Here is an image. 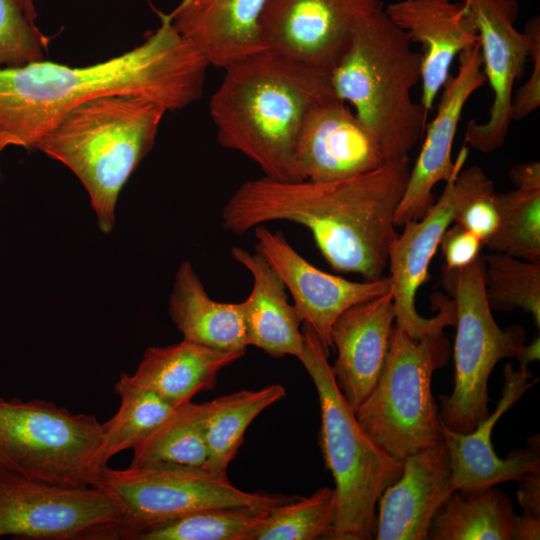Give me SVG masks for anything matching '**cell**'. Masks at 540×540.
<instances>
[{
	"mask_svg": "<svg viewBox=\"0 0 540 540\" xmlns=\"http://www.w3.org/2000/svg\"><path fill=\"white\" fill-rule=\"evenodd\" d=\"M160 26L134 49L103 62L71 67L47 60L0 67V154L34 148L70 109L104 95L145 98L166 111L200 98L207 68L202 53L160 13Z\"/></svg>",
	"mask_w": 540,
	"mask_h": 540,
	"instance_id": "6da1fadb",
	"label": "cell"
},
{
	"mask_svg": "<svg viewBox=\"0 0 540 540\" xmlns=\"http://www.w3.org/2000/svg\"><path fill=\"white\" fill-rule=\"evenodd\" d=\"M410 168L406 156L334 181L247 180L224 204L221 225L240 235L267 222L299 224L311 232L333 270L376 280L383 277L398 235L394 216Z\"/></svg>",
	"mask_w": 540,
	"mask_h": 540,
	"instance_id": "7a4b0ae2",
	"label": "cell"
},
{
	"mask_svg": "<svg viewBox=\"0 0 540 540\" xmlns=\"http://www.w3.org/2000/svg\"><path fill=\"white\" fill-rule=\"evenodd\" d=\"M223 70L209 105L219 144L252 160L266 177L299 181L296 138L308 112L336 97L330 76L268 50Z\"/></svg>",
	"mask_w": 540,
	"mask_h": 540,
	"instance_id": "3957f363",
	"label": "cell"
},
{
	"mask_svg": "<svg viewBox=\"0 0 540 540\" xmlns=\"http://www.w3.org/2000/svg\"><path fill=\"white\" fill-rule=\"evenodd\" d=\"M142 97L112 94L67 111L35 144L69 168L85 187L100 229L115 222L119 193L152 149L164 114Z\"/></svg>",
	"mask_w": 540,
	"mask_h": 540,
	"instance_id": "277c9868",
	"label": "cell"
},
{
	"mask_svg": "<svg viewBox=\"0 0 540 540\" xmlns=\"http://www.w3.org/2000/svg\"><path fill=\"white\" fill-rule=\"evenodd\" d=\"M421 62L383 9L360 22L329 75L336 97L375 136L386 161L408 156L425 132L428 112L412 96Z\"/></svg>",
	"mask_w": 540,
	"mask_h": 540,
	"instance_id": "5b68a950",
	"label": "cell"
},
{
	"mask_svg": "<svg viewBox=\"0 0 540 540\" xmlns=\"http://www.w3.org/2000/svg\"><path fill=\"white\" fill-rule=\"evenodd\" d=\"M302 332L304 348L298 359L318 394V444L335 484V515L329 540L373 539L378 500L401 476L403 462L382 450L364 432L336 385L329 355L320 340L307 325L303 324Z\"/></svg>",
	"mask_w": 540,
	"mask_h": 540,
	"instance_id": "8992f818",
	"label": "cell"
},
{
	"mask_svg": "<svg viewBox=\"0 0 540 540\" xmlns=\"http://www.w3.org/2000/svg\"><path fill=\"white\" fill-rule=\"evenodd\" d=\"M449 355L443 330L415 339L393 325L382 372L355 415L371 440L401 462L443 441L431 385Z\"/></svg>",
	"mask_w": 540,
	"mask_h": 540,
	"instance_id": "52a82bcc",
	"label": "cell"
},
{
	"mask_svg": "<svg viewBox=\"0 0 540 540\" xmlns=\"http://www.w3.org/2000/svg\"><path fill=\"white\" fill-rule=\"evenodd\" d=\"M442 273L455 305V372L452 393L440 396L438 415L447 428L469 433L489 415L492 370L504 358H517L525 332L517 326L503 330L496 323L485 297L481 256L468 267Z\"/></svg>",
	"mask_w": 540,
	"mask_h": 540,
	"instance_id": "ba28073f",
	"label": "cell"
},
{
	"mask_svg": "<svg viewBox=\"0 0 540 540\" xmlns=\"http://www.w3.org/2000/svg\"><path fill=\"white\" fill-rule=\"evenodd\" d=\"M103 423L41 399L0 398V466L22 476L93 485Z\"/></svg>",
	"mask_w": 540,
	"mask_h": 540,
	"instance_id": "9c48e42d",
	"label": "cell"
},
{
	"mask_svg": "<svg viewBox=\"0 0 540 540\" xmlns=\"http://www.w3.org/2000/svg\"><path fill=\"white\" fill-rule=\"evenodd\" d=\"M94 486L110 492L120 503L123 520L120 539L128 533L199 510L252 506L272 509L297 496L247 492L226 476L205 468L183 466H129L98 469Z\"/></svg>",
	"mask_w": 540,
	"mask_h": 540,
	"instance_id": "30bf717a",
	"label": "cell"
},
{
	"mask_svg": "<svg viewBox=\"0 0 540 540\" xmlns=\"http://www.w3.org/2000/svg\"><path fill=\"white\" fill-rule=\"evenodd\" d=\"M123 510L107 490L31 479L0 466V538L118 540Z\"/></svg>",
	"mask_w": 540,
	"mask_h": 540,
	"instance_id": "8fae6325",
	"label": "cell"
},
{
	"mask_svg": "<svg viewBox=\"0 0 540 540\" xmlns=\"http://www.w3.org/2000/svg\"><path fill=\"white\" fill-rule=\"evenodd\" d=\"M461 163L448 180L442 194L426 214L406 222L390 246L388 266L395 324L419 339L455 324L453 300L437 295L438 313L423 317L416 309V295L428 280L429 264L439 247L443 233L454 222L463 206L477 195L494 189L492 180L479 166L463 169Z\"/></svg>",
	"mask_w": 540,
	"mask_h": 540,
	"instance_id": "7c38bea8",
	"label": "cell"
},
{
	"mask_svg": "<svg viewBox=\"0 0 540 540\" xmlns=\"http://www.w3.org/2000/svg\"><path fill=\"white\" fill-rule=\"evenodd\" d=\"M478 34L482 69L493 98L487 120H470L464 145L482 153L499 149L512 123L511 103L515 82L529 59L534 35L540 30L539 17L529 20L524 31L516 26L515 0H460Z\"/></svg>",
	"mask_w": 540,
	"mask_h": 540,
	"instance_id": "4fadbf2b",
	"label": "cell"
},
{
	"mask_svg": "<svg viewBox=\"0 0 540 540\" xmlns=\"http://www.w3.org/2000/svg\"><path fill=\"white\" fill-rule=\"evenodd\" d=\"M382 0H268L259 22L265 50L330 75L357 26Z\"/></svg>",
	"mask_w": 540,
	"mask_h": 540,
	"instance_id": "5bb4252c",
	"label": "cell"
},
{
	"mask_svg": "<svg viewBox=\"0 0 540 540\" xmlns=\"http://www.w3.org/2000/svg\"><path fill=\"white\" fill-rule=\"evenodd\" d=\"M258 251L280 276L293 298L304 325L310 327L329 355L331 328L348 308L391 291L389 276L370 281H352L325 272L301 256L285 235L265 225L254 228Z\"/></svg>",
	"mask_w": 540,
	"mask_h": 540,
	"instance_id": "9a60e30c",
	"label": "cell"
},
{
	"mask_svg": "<svg viewBox=\"0 0 540 540\" xmlns=\"http://www.w3.org/2000/svg\"><path fill=\"white\" fill-rule=\"evenodd\" d=\"M486 82L479 44L459 55V66L448 77L442 90L436 115L425 128L419 155L410 168L403 196L398 204L395 226L422 218L435 202L433 189L450 178L459 164L466 162L468 148L452 160V147L462 112L469 98Z\"/></svg>",
	"mask_w": 540,
	"mask_h": 540,
	"instance_id": "2e32d148",
	"label": "cell"
},
{
	"mask_svg": "<svg viewBox=\"0 0 540 540\" xmlns=\"http://www.w3.org/2000/svg\"><path fill=\"white\" fill-rule=\"evenodd\" d=\"M294 161L299 180L313 182L357 176L386 162L375 136L337 97L308 112L296 138Z\"/></svg>",
	"mask_w": 540,
	"mask_h": 540,
	"instance_id": "e0dca14e",
	"label": "cell"
},
{
	"mask_svg": "<svg viewBox=\"0 0 540 540\" xmlns=\"http://www.w3.org/2000/svg\"><path fill=\"white\" fill-rule=\"evenodd\" d=\"M502 395L495 410L469 433L451 430L441 423L443 441L451 464V481L455 490L473 492L507 481H520L531 473L540 472L539 440L513 450L501 459L491 443L492 429L514 404L520 400L538 378L532 379L527 366L514 370L511 363L503 369Z\"/></svg>",
	"mask_w": 540,
	"mask_h": 540,
	"instance_id": "ac0fdd59",
	"label": "cell"
},
{
	"mask_svg": "<svg viewBox=\"0 0 540 540\" xmlns=\"http://www.w3.org/2000/svg\"><path fill=\"white\" fill-rule=\"evenodd\" d=\"M384 11L412 43L422 47L420 104L429 112L454 59L478 44L473 21L465 6L453 0H399Z\"/></svg>",
	"mask_w": 540,
	"mask_h": 540,
	"instance_id": "d6986e66",
	"label": "cell"
},
{
	"mask_svg": "<svg viewBox=\"0 0 540 540\" xmlns=\"http://www.w3.org/2000/svg\"><path fill=\"white\" fill-rule=\"evenodd\" d=\"M454 491L444 441L407 457L378 500L374 539H428L433 516Z\"/></svg>",
	"mask_w": 540,
	"mask_h": 540,
	"instance_id": "ffe728a7",
	"label": "cell"
},
{
	"mask_svg": "<svg viewBox=\"0 0 540 540\" xmlns=\"http://www.w3.org/2000/svg\"><path fill=\"white\" fill-rule=\"evenodd\" d=\"M394 320L390 291L348 308L332 325L331 342L337 357L331 372L354 412L382 372Z\"/></svg>",
	"mask_w": 540,
	"mask_h": 540,
	"instance_id": "44dd1931",
	"label": "cell"
},
{
	"mask_svg": "<svg viewBox=\"0 0 540 540\" xmlns=\"http://www.w3.org/2000/svg\"><path fill=\"white\" fill-rule=\"evenodd\" d=\"M268 0H182L170 13L175 29L206 58L226 66L264 51L259 22Z\"/></svg>",
	"mask_w": 540,
	"mask_h": 540,
	"instance_id": "7402d4cb",
	"label": "cell"
},
{
	"mask_svg": "<svg viewBox=\"0 0 540 540\" xmlns=\"http://www.w3.org/2000/svg\"><path fill=\"white\" fill-rule=\"evenodd\" d=\"M230 254L252 277L251 291L242 301L248 346L273 358H299L304 348L302 322L284 282L258 251L235 246Z\"/></svg>",
	"mask_w": 540,
	"mask_h": 540,
	"instance_id": "603a6c76",
	"label": "cell"
},
{
	"mask_svg": "<svg viewBox=\"0 0 540 540\" xmlns=\"http://www.w3.org/2000/svg\"><path fill=\"white\" fill-rule=\"evenodd\" d=\"M245 352L222 351L183 339L165 347H149L132 382L178 407L201 391L214 389L219 372Z\"/></svg>",
	"mask_w": 540,
	"mask_h": 540,
	"instance_id": "cb8c5ba5",
	"label": "cell"
},
{
	"mask_svg": "<svg viewBox=\"0 0 540 540\" xmlns=\"http://www.w3.org/2000/svg\"><path fill=\"white\" fill-rule=\"evenodd\" d=\"M169 315L187 341L222 351L248 347L242 301L213 300L188 261L176 272Z\"/></svg>",
	"mask_w": 540,
	"mask_h": 540,
	"instance_id": "d4e9b609",
	"label": "cell"
},
{
	"mask_svg": "<svg viewBox=\"0 0 540 540\" xmlns=\"http://www.w3.org/2000/svg\"><path fill=\"white\" fill-rule=\"evenodd\" d=\"M515 189L496 193L499 226L484 242L490 251L540 261V163L516 164L509 171Z\"/></svg>",
	"mask_w": 540,
	"mask_h": 540,
	"instance_id": "484cf974",
	"label": "cell"
},
{
	"mask_svg": "<svg viewBox=\"0 0 540 540\" xmlns=\"http://www.w3.org/2000/svg\"><path fill=\"white\" fill-rule=\"evenodd\" d=\"M428 539L515 540V514L510 498L495 486L455 490L432 518Z\"/></svg>",
	"mask_w": 540,
	"mask_h": 540,
	"instance_id": "4316f807",
	"label": "cell"
},
{
	"mask_svg": "<svg viewBox=\"0 0 540 540\" xmlns=\"http://www.w3.org/2000/svg\"><path fill=\"white\" fill-rule=\"evenodd\" d=\"M286 394L280 384L240 390L205 402L204 431L208 450L205 469L226 476L251 422Z\"/></svg>",
	"mask_w": 540,
	"mask_h": 540,
	"instance_id": "83f0119b",
	"label": "cell"
},
{
	"mask_svg": "<svg viewBox=\"0 0 540 540\" xmlns=\"http://www.w3.org/2000/svg\"><path fill=\"white\" fill-rule=\"evenodd\" d=\"M205 409V402L191 401L176 407L166 420L133 447L130 466L205 468L208 458Z\"/></svg>",
	"mask_w": 540,
	"mask_h": 540,
	"instance_id": "f1b7e54d",
	"label": "cell"
},
{
	"mask_svg": "<svg viewBox=\"0 0 540 540\" xmlns=\"http://www.w3.org/2000/svg\"><path fill=\"white\" fill-rule=\"evenodd\" d=\"M114 390L120 397V406L116 414L103 423L96 457L98 469L106 466L116 454L133 449L176 408L153 391L132 382L127 373L120 374Z\"/></svg>",
	"mask_w": 540,
	"mask_h": 540,
	"instance_id": "f546056e",
	"label": "cell"
},
{
	"mask_svg": "<svg viewBox=\"0 0 540 540\" xmlns=\"http://www.w3.org/2000/svg\"><path fill=\"white\" fill-rule=\"evenodd\" d=\"M271 509L252 506L199 510L134 530L124 540H251L259 521Z\"/></svg>",
	"mask_w": 540,
	"mask_h": 540,
	"instance_id": "4dcf8cb0",
	"label": "cell"
},
{
	"mask_svg": "<svg viewBox=\"0 0 540 540\" xmlns=\"http://www.w3.org/2000/svg\"><path fill=\"white\" fill-rule=\"evenodd\" d=\"M482 257L485 297L491 310L521 309L540 327V261L493 252Z\"/></svg>",
	"mask_w": 540,
	"mask_h": 540,
	"instance_id": "1f68e13d",
	"label": "cell"
},
{
	"mask_svg": "<svg viewBox=\"0 0 540 540\" xmlns=\"http://www.w3.org/2000/svg\"><path fill=\"white\" fill-rule=\"evenodd\" d=\"M335 515L333 488L296 497L272 508L257 524L251 540L329 539Z\"/></svg>",
	"mask_w": 540,
	"mask_h": 540,
	"instance_id": "d6a6232c",
	"label": "cell"
},
{
	"mask_svg": "<svg viewBox=\"0 0 540 540\" xmlns=\"http://www.w3.org/2000/svg\"><path fill=\"white\" fill-rule=\"evenodd\" d=\"M48 38L26 14L23 0H0V67L42 61Z\"/></svg>",
	"mask_w": 540,
	"mask_h": 540,
	"instance_id": "836d02e7",
	"label": "cell"
},
{
	"mask_svg": "<svg viewBox=\"0 0 540 540\" xmlns=\"http://www.w3.org/2000/svg\"><path fill=\"white\" fill-rule=\"evenodd\" d=\"M494 195V189L477 195L463 206L454 220L477 236L483 244L495 234L499 226Z\"/></svg>",
	"mask_w": 540,
	"mask_h": 540,
	"instance_id": "e575fe53",
	"label": "cell"
},
{
	"mask_svg": "<svg viewBox=\"0 0 540 540\" xmlns=\"http://www.w3.org/2000/svg\"><path fill=\"white\" fill-rule=\"evenodd\" d=\"M439 247L443 254L444 271L458 270L471 265L481 255L482 241L470 231L455 223L443 233Z\"/></svg>",
	"mask_w": 540,
	"mask_h": 540,
	"instance_id": "d590c367",
	"label": "cell"
},
{
	"mask_svg": "<svg viewBox=\"0 0 540 540\" xmlns=\"http://www.w3.org/2000/svg\"><path fill=\"white\" fill-rule=\"evenodd\" d=\"M529 59L532 62L530 76L512 97L511 117L513 121L526 118L540 106V30L534 35Z\"/></svg>",
	"mask_w": 540,
	"mask_h": 540,
	"instance_id": "8d00e7d4",
	"label": "cell"
},
{
	"mask_svg": "<svg viewBox=\"0 0 540 540\" xmlns=\"http://www.w3.org/2000/svg\"><path fill=\"white\" fill-rule=\"evenodd\" d=\"M519 482L517 495L523 513L540 518V472L528 474Z\"/></svg>",
	"mask_w": 540,
	"mask_h": 540,
	"instance_id": "74e56055",
	"label": "cell"
},
{
	"mask_svg": "<svg viewBox=\"0 0 540 540\" xmlns=\"http://www.w3.org/2000/svg\"><path fill=\"white\" fill-rule=\"evenodd\" d=\"M540 538V518L524 514L515 515V539L534 540Z\"/></svg>",
	"mask_w": 540,
	"mask_h": 540,
	"instance_id": "f35d334b",
	"label": "cell"
},
{
	"mask_svg": "<svg viewBox=\"0 0 540 540\" xmlns=\"http://www.w3.org/2000/svg\"><path fill=\"white\" fill-rule=\"evenodd\" d=\"M540 357V339L539 335L535 337L528 345L522 347L517 359L520 365L528 367L533 361H538Z\"/></svg>",
	"mask_w": 540,
	"mask_h": 540,
	"instance_id": "ab89813d",
	"label": "cell"
},
{
	"mask_svg": "<svg viewBox=\"0 0 540 540\" xmlns=\"http://www.w3.org/2000/svg\"><path fill=\"white\" fill-rule=\"evenodd\" d=\"M24 7L26 10V14L31 22L35 23V19L37 18V13L34 8L33 0H23Z\"/></svg>",
	"mask_w": 540,
	"mask_h": 540,
	"instance_id": "60d3db41",
	"label": "cell"
}]
</instances>
